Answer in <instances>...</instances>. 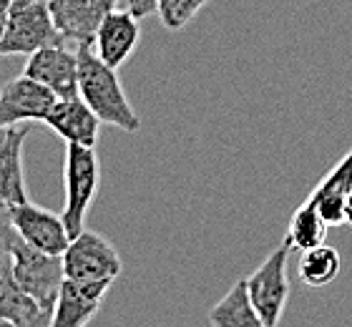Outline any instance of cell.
<instances>
[{
    "label": "cell",
    "instance_id": "1",
    "mask_svg": "<svg viewBox=\"0 0 352 327\" xmlns=\"http://www.w3.org/2000/svg\"><path fill=\"white\" fill-rule=\"evenodd\" d=\"M76 59H78V96H81L86 106L101 118V124L116 126L121 131L141 129V118L133 111L129 96L116 76V68L103 63L96 56L91 43H78L76 48Z\"/></svg>",
    "mask_w": 352,
    "mask_h": 327
},
{
    "label": "cell",
    "instance_id": "2",
    "mask_svg": "<svg viewBox=\"0 0 352 327\" xmlns=\"http://www.w3.org/2000/svg\"><path fill=\"white\" fill-rule=\"evenodd\" d=\"M66 43L53 23L45 0H10L6 33L0 38L3 56H30L43 45Z\"/></svg>",
    "mask_w": 352,
    "mask_h": 327
},
{
    "label": "cell",
    "instance_id": "3",
    "mask_svg": "<svg viewBox=\"0 0 352 327\" xmlns=\"http://www.w3.org/2000/svg\"><path fill=\"white\" fill-rule=\"evenodd\" d=\"M101 182V167L94 146H66V167H63V184H66V207H63V224L68 237L86 229L88 207L94 202Z\"/></svg>",
    "mask_w": 352,
    "mask_h": 327
},
{
    "label": "cell",
    "instance_id": "4",
    "mask_svg": "<svg viewBox=\"0 0 352 327\" xmlns=\"http://www.w3.org/2000/svg\"><path fill=\"white\" fill-rule=\"evenodd\" d=\"M60 260L63 275L76 282H113L124 269L116 247L91 229H81L76 237H71Z\"/></svg>",
    "mask_w": 352,
    "mask_h": 327
},
{
    "label": "cell",
    "instance_id": "5",
    "mask_svg": "<svg viewBox=\"0 0 352 327\" xmlns=\"http://www.w3.org/2000/svg\"><path fill=\"white\" fill-rule=\"evenodd\" d=\"M10 267L23 290L43 307L45 313H53L56 297H58L60 282H63V260L60 255H48L43 249H36L25 244L18 237V242L10 249Z\"/></svg>",
    "mask_w": 352,
    "mask_h": 327
},
{
    "label": "cell",
    "instance_id": "6",
    "mask_svg": "<svg viewBox=\"0 0 352 327\" xmlns=\"http://www.w3.org/2000/svg\"><path fill=\"white\" fill-rule=\"evenodd\" d=\"M287 260H289V244L282 240V244L259 264L257 272L247 277V292H250V299L257 310L262 327L279 325L285 315L287 299H289Z\"/></svg>",
    "mask_w": 352,
    "mask_h": 327
},
{
    "label": "cell",
    "instance_id": "7",
    "mask_svg": "<svg viewBox=\"0 0 352 327\" xmlns=\"http://www.w3.org/2000/svg\"><path fill=\"white\" fill-rule=\"evenodd\" d=\"M56 96L51 88L21 73L18 78L8 81L0 88V126H21L28 121H45L53 109Z\"/></svg>",
    "mask_w": 352,
    "mask_h": 327
},
{
    "label": "cell",
    "instance_id": "8",
    "mask_svg": "<svg viewBox=\"0 0 352 327\" xmlns=\"http://www.w3.org/2000/svg\"><path fill=\"white\" fill-rule=\"evenodd\" d=\"M10 219H13L18 237L25 244L43 249L48 255H63V249L71 242L60 214H53L51 209L38 207V204H30L28 199L10 204Z\"/></svg>",
    "mask_w": 352,
    "mask_h": 327
},
{
    "label": "cell",
    "instance_id": "9",
    "mask_svg": "<svg viewBox=\"0 0 352 327\" xmlns=\"http://www.w3.org/2000/svg\"><path fill=\"white\" fill-rule=\"evenodd\" d=\"M23 73L43 83L45 88H51L56 98L78 96V59H76V51H68L66 43L43 45L33 51Z\"/></svg>",
    "mask_w": 352,
    "mask_h": 327
},
{
    "label": "cell",
    "instance_id": "10",
    "mask_svg": "<svg viewBox=\"0 0 352 327\" xmlns=\"http://www.w3.org/2000/svg\"><path fill=\"white\" fill-rule=\"evenodd\" d=\"M113 282H76L63 277L48 327H83L101 310Z\"/></svg>",
    "mask_w": 352,
    "mask_h": 327
},
{
    "label": "cell",
    "instance_id": "11",
    "mask_svg": "<svg viewBox=\"0 0 352 327\" xmlns=\"http://www.w3.org/2000/svg\"><path fill=\"white\" fill-rule=\"evenodd\" d=\"M141 38V25L139 18L131 15L129 10H111L103 15V21L98 23V28L94 33V45L96 56L111 68H121L126 61L131 59V53L136 51Z\"/></svg>",
    "mask_w": 352,
    "mask_h": 327
},
{
    "label": "cell",
    "instance_id": "12",
    "mask_svg": "<svg viewBox=\"0 0 352 327\" xmlns=\"http://www.w3.org/2000/svg\"><path fill=\"white\" fill-rule=\"evenodd\" d=\"M48 13L63 41L91 43L103 15L118 6V0H45Z\"/></svg>",
    "mask_w": 352,
    "mask_h": 327
},
{
    "label": "cell",
    "instance_id": "13",
    "mask_svg": "<svg viewBox=\"0 0 352 327\" xmlns=\"http://www.w3.org/2000/svg\"><path fill=\"white\" fill-rule=\"evenodd\" d=\"M43 124L56 131L66 144L96 146L98 144V134H101V118L88 109L81 96L56 98Z\"/></svg>",
    "mask_w": 352,
    "mask_h": 327
},
{
    "label": "cell",
    "instance_id": "14",
    "mask_svg": "<svg viewBox=\"0 0 352 327\" xmlns=\"http://www.w3.org/2000/svg\"><path fill=\"white\" fill-rule=\"evenodd\" d=\"M0 317L13 327H48L51 322V315L18 284L10 257H0Z\"/></svg>",
    "mask_w": 352,
    "mask_h": 327
},
{
    "label": "cell",
    "instance_id": "15",
    "mask_svg": "<svg viewBox=\"0 0 352 327\" xmlns=\"http://www.w3.org/2000/svg\"><path fill=\"white\" fill-rule=\"evenodd\" d=\"M30 134V126H8L0 141V199L18 204L28 199L25 174H23V144Z\"/></svg>",
    "mask_w": 352,
    "mask_h": 327
},
{
    "label": "cell",
    "instance_id": "16",
    "mask_svg": "<svg viewBox=\"0 0 352 327\" xmlns=\"http://www.w3.org/2000/svg\"><path fill=\"white\" fill-rule=\"evenodd\" d=\"M352 191V149L327 171L322 182L317 184L309 199L315 202L320 217L327 226L342 224V204Z\"/></svg>",
    "mask_w": 352,
    "mask_h": 327
},
{
    "label": "cell",
    "instance_id": "17",
    "mask_svg": "<svg viewBox=\"0 0 352 327\" xmlns=\"http://www.w3.org/2000/svg\"><path fill=\"white\" fill-rule=\"evenodd\" d=\"M340 269H342V260L335 247H330L327 242H320L315 247L302 249L300 262H297V275H300L302 284L309 290L317 287H327L338 279Z\"/></svg>",
    "mask_w": 352,
    "mask_h": 327
},
{
    "label": "cell",
    "instance_id": "18",
    "mask_svg": "<svg viewBox=\"0 0 352 327\" xmlns=\"http://www.w3.org/2000/svg\"><path fill=\"white\" fill-rule=\"evenodd\" d=\"M212 327H262L259 315L254 310L247 292V279L234 282V287L212 307L209 313Z\"/></svg>",
    "mask_w": 352,
    "mask_h": 327
},
{
    "label": "cell",
    "instance_id": "19",
    "mask_svg": "<svg viewBox=\"0 0 352 327\" xmlns=\"http://www.w3.org/2000/svg\"><path fill=\"white\" fill-rule=\"evenodd\" d=\"M324 234H327V224L320 217L315 202L307 196L300 209L292 214V219H289L285 242L289 244V252H302V249H309L320 244V242H324Z\"/></svg>",
    "mask_w": 352,
    "mask_h": 327
},
{
    "label": "cell",
    "instance_id": "20",
    "mask_svg": "<svg viewBox=\"0 0 352 327\" xmlns=\"http://www.w3.org/2000/svg\"><path fill=\"white\" fill-rule=\"evenodd\" d=\"M209 0H156V13L169 30L186 28Z\"/></svg>",
    "mask_w": 352,
    "mask_h": 327
},
{
    "label": "cell",
    "instance_id": "21",
    "mask_svg": "<svg viewBox=\"0 0 352 327\" xmlns=\"http://www.w3.org/2000/svg\"><path fill=\"white\" fill-rule=\"evenodd\" d=\"M18 242V232L10 219V204L0 199V257H8L13 244Z\"/></svg>",
    "mask_w": 352,
    "mask_h": 327
},
{
    "label": "cell",
    "instance_id": "22",
    "mask_svg": "<svg viewBox=\"0 0 352 327\" xmlns=\"http://www.w3.org/2000/svg\"><path fill=\"white\" fill-rule=\"evenodd\" d=\"M126 10L136 18H146L156 13V0H126Z\"/></svg>",
    "mask_w": 352,
    "mask_h": 327
},
{
    "label": "cell",
    "instance_id": "23",
    "mask_svg": "<svg viewBox=\"0 0 352 327\" xmlns=\"http://www.w3.org/2000/svg\"><path fill=\"white\" fill-rule=\"evenodd\" d=\"M342 224L352 229V191L345 196V204H342Z\"/></svg>",
    "mask_w": 352,
    "mask_h": 327
},
{
    "label": "cell",
    "instance_id": "24",
    "mask_svg": "<svg viewBox=\"0 0 352 327\" xmlns=\"http://www.w3.org/2000/svg\"><path fill=\"white\" fill-rule=\"evenodd\" d=\"M8 6H10V0H0V38L6 33V21H8Z\"/></svg>",
    "mask_w": 352,
    "mask_h": 327
},
{
    "label": "cell",
    "instance_id": "25",
    "mask_svg": "<svg viewBox=\"0 0 352 327\" xmlns=\"http://www.w3.org/2000/svg\"><path fill=\"white\" fill-rule=\"evenodd\" d=\"M3 136H6V129H3V126H0V141H3Z\"/></svg>",
    "mask_w": 352,
    "mask_h": 327
},
{
    "label": "cell",
    "instance_id": "26",
    "mask_svg": "<svg viewBox=\"0 0 352 327\" xmlns=\"http://www.w3.org/2000/svg\"><path fill=\"white\" fill-rule=\"evenodd\" d=\"M3 325H6V320H3V317H0V327H3Z\"/></svg>",
    "mask_w": 352,
    "mask_h": 327
}]
</instances>
